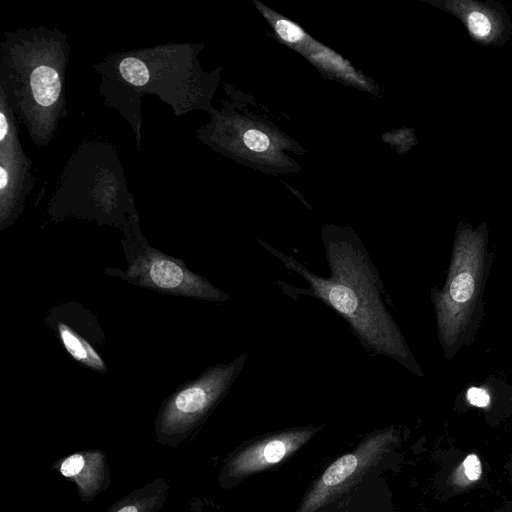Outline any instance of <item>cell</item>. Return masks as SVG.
Returning <instances> with one entry per match:
<instances>
[{"mask_svg": "<svg viewBox=\"0 0 512 512\" xmlns=\"http://www.w3.org/2000/svg\"><path fill=\"white\" fill-rule=\"evenodd\" d=\"M8 180H9L8 172L6 171V169L3 166H1L0 167V191L1 192H3L4 189L7 187Z\"/></svg>", "mask_w": 512, "mask_h": 512, "instance_id": "obj_18", "label": "cell"}, {"mask_svg": "<svg viewBox=\"0 0 512 512\" xmlns=\"http://www.w3.org/2000/svg\"><path fill=\"white\" fill-rule=\"evenodd\" d=\"M8 132V123L3 112L0 113V141L3 142Z\"/></svg>", "mask_w": 512, "mask_h": 512, "instance_id": "obj_17", "label": "cell"}, {"mask_svg": "<svg viewBox=\"0 0 512 512\" xmlns=\"http://www.w3.org/2000/svg\"><path fill=\"white\" fill-rule=\"evenodd\" d=\"M57 329L61 342L74 359L93 370L106 371L104 361L85 338L61 322L58 323Z\"/></svg>", "mask_w": 512, "mask_h": 512, "instance_id": "obj_10", "label": "cell"}, {"mask_svg": "<svg viewBox=\"0 0 512 512\" xmlns=\"http://www.w3.org/2000/svg\"><path fill=\"white\" fill-rule=\"evenodd\" d=\"M481 477V460L477 454L470 453L453 469L449 483L454 489L462 491L473 487L480 481Z\"/></svg>", "mask_w": 512, "mask_h": 512, "instance_id": "obj_12", "label": "cell"}, {"mask_svg": "<svg viewBox=\"0 0 512 512\" xmlns=\"http://www.w3.org/2000/svg\"><path fill=\"white\" fill-rule=\"evenodd\" d=\"M442 10L457 16L473 40L481 44H499L509 33L510 23L502 7L494 3L471 0L431 2Z\"/></svg>", "mask_w": 512, "mask_h": 512, "instance_id": "obj_8", "label": "cell"}, {"mask_svg": "<svg viewBox=\"0 0 512 512\" xmlns=\"http://www.w3.org/2000/svg\"><path fill=\"white\" fill-rule=\"evenodd\" d=\"M322 239L330 276L322 278L295 258L259 241L284 266L302 276L308 289L293 293L315 297L333 309L350 326L363 346L374 354L392 358L422 376L397 324L380 297L381 280L357 235L349 228L325 226Z\"/></svg>", "mask_w": 512, "mask_h": 512, "instance_id": "obj_1", "label": "cell"}, {"mask_svg": "<svg viewBox=\"0 0 512 512\" xmlns=\"http://www.w3.org/2000/svg\"><path fill=\"white\" fill-rule=\"evenodd\" d=\"M245 147L255 153H265L271 147L269 136L262 130L252 128L248 129L243 135Z\"/></svg>", "mask_w": 512, "mask_h": 512, "instance_id": "obj_14", "label": "cell"}, {"mask_svg": "<svg viewBox=\"0 0 512 512\" xmlns=\"http://www.w3.org/2000/svg\"><path fill=\"white\" fill-rule=\"evenodd\" d=\"M73 482L78 497L92 502L111 485V471L107 455L100 449H85L60 458L51 467Z\"/></svg>", "mask_w": 512, "mask_h": 512, "instance_id": "obj_7", "label": "cell"}, {"mask_svg": "<svg viewBox=\"0 0 512 512\" xmlns=\"http://www.w3.org/2000/svg\"><path fill=\"white\" fill-rule=\"evenodd\" d=\"M247 355L205 371L178 390L161 406L155 420L156 441L170 448L182 444L227 393L244 366Z\"/></svg>", "mask_w": 512, "mask_h": 512, "instance_id": "obj_3", "label": "cell"}, {"mask_svg": "<svg viewBox=\"0 0 512 512\" xmlns=\"http://www.w3.org/2000/svg\"><path fill=\"white\" fill-rule=\"evenodd\" d=\"M487 247L486 224L472 228L460 223L444 286L431 292L438 338L447 358L472 338L481 318L482 294L490 261Z\"/></svg>", "mask_w": 512, "mask_h": 512, "instance_id": "obj_2", "label": "cell"}, {"mask_svg": "<svg viewBox=\"0 0 512 512\" xmlns=\"http://www.w3.org/2000/svg\"><path fill=\"white\" fill-rule=\"evenodd\" d=\"M124 80L134 86H143L149 80V70L145 63L136 57H126L119 64Z\"/></svg>", "mask_w": 512, "mask_h": 512, "instance_id": "obj_13", "label": "cell"}, {"mask_svg": "<svg viewBox=\"0 0 512 512\" xmlns=\"http://www.w3.org/2000/svg\"><path fill=\"white\" fill-rule=\"evenodd\" d=\"M169 489L168 481L156 478L125 495L105 512H161Z\"/></svg>", "mask_w": 512, "mask_h": 512, "instance_id": "obj_9", "label": "cell"}, {"mask_svg": "<svg viewBox=\"0 0 512 512\" xmlns=\"http://www.w3.org/2000/svg\"><path fill=\"white\" fill-rule=\"evenodd\" d=\"M125 275L137 285L160 292L211 301L229 299L222 290L191 272L182 261L150 247L131 260Z\"/></svg>", "mask_w": 512, "mask_h": 512, "instance_id": "obj_4", "label": "cell"}, {"mask_svg": "<svg viewBox=\"0 0 512 512\" xmlns=\"http://www.w3.org/2000/svg\"><path fill=\"white\" fill-rule=\"evenodd\" d=\"M30 86L39 105L51 106L58 99L61 90L58 72L50 66H38L31 73Z\"/></svg>", "mask_w": 512, "mask_h": 512, "instance_id": "obj_11", "label": "cell"}, {"mask_svg": "<svg viewBox=\"0 0 512 512\" xmlns=\"http://www.w3.org/2000/svg\"><path fill=\"white\" fill-rule=\"evenodd\" d=\"M316 431L314 427L293 429L253 443L225 462L220 482L227 485L278 464L305 444Z\"/></svg>", "mask_w": 512, "mask_h": 512, "instance_id": "obj_6", "label": "cell"}, {"mask_svg": "<svg viewBox=\"0 0 512 512\" xmlns=\"http://www.w3.org/2000/svg\"><path fill=\"white\" fill-rule=\"evenodd\" d=\"M396 442L394 429L378 431L334 461L315 482L299 512H316L351 487Z\"/></svg>", "mask_w": 512, "mask_h": 512, "instance_id": "obj_5", "label": "cell"}, {"mask_svg": "<svg viewBox=\"0 0 512 512\" xmlns=\"http://www.w3.org/2000/svg\"><path fill=\"white\" fill-rule=\"evenodd\" d=\"M275 30L286 42L297 43L302 40L304 33L296 24L280 19L275 23Z\"/></svg>", "mask_w": 512, "mask_h": 512, "instance_id": "obj_15", "label": "cell"}, {"mask_svg": "<svg viewBox=\"0 0 512 512\" xmlns=\"http://www.w3.org/2000/svg\"><path fill=\"white\" fill-rule=\"evenodd\" d=\"M466 400L472 406L487 408L490 405L491 397L485 388L470 387L466 392Z\"/></svg>", "mask_w": 512, "mask_h": 512, "instance_id": "obj_16", "label": "cell"}]
</instances>
